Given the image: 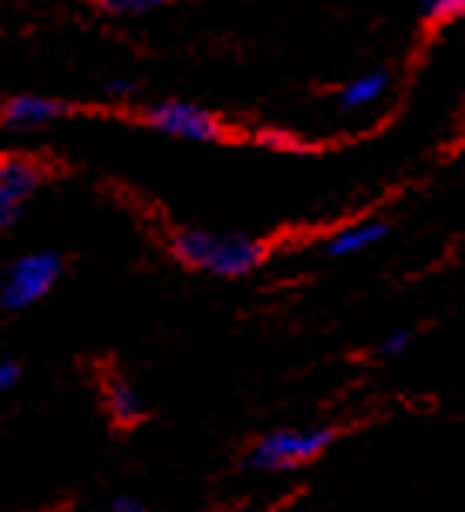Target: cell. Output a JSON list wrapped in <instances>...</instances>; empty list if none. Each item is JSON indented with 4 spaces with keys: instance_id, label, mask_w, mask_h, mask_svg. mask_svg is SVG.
Masks as SVG:
<instances>
[{
    "instance_id": "15",
    "label": "cell",
    "mask_w": 465,
    "mask_h": 512,
    "mask_svg": "<svg viewBox=\"0 0 465 512\" xmlns=\"http://www.w3.org/2000/svg\"><path fill=\"white\" fill-rule=\"evenodd\" d=\"M105 91H108V98H132L135 91H139V85H135L132 78H115V81H108Z\"/></svg>"
},
{
    "instance_id": "1",
    "label": "cell",
    "mask_w": 465,
    "mask_h": 512,
    "mask_svg": "<svg viewBox=\"0 0 465 512\" xmlns=\"http://www.w3.org/2000/svg\"><path fill=\"white\" fill-rule=\"evenodd\" d=\"M172 256L189 270L209 273V277H250L253 270L267 260V246L253 236L240 233H213L196 230V226H182L169 236Z\"/></svg>"
},
{
    "instance_id": "7",
    "label": "cell",
    "mask_w": 465,
    "mask_h": 512,
    "mask_svg": "<svg viewBox=\"0 0 465 512\" xmlns=\"http://www.w3.org/2000/svg\"><path fill=\"white\" fill-rule=\"evenodd\" d=\"M102 401H105L108 418H112L118 428H135L145 422V415H149L139 388L118 371H108L102 378Z\"/></svg>"
},
{
    "instance_id": "2",
    "label": "cell",
    "mask_w": 465,
    "mask_h": 512,
    "mask_svg": "<svg viewBox=\"0 0 465 512\" xmlns=\"http://www.w3.org/2000/svg\"><path fill=\"white\" fill-rule=\"evenodd\" d=\"M334 438V428H277L250 448L246 462L257 472H294L321 459Z\"/></svg>"
},
{
    "instance_id": "4",
    "label": "cell",
    "mask_w": 465,
    "mask_h": 512,
    "mask_svg": "<svg viewBox=\"0 0 465 512\" xmlns=\"http://www.w3.org/2000/svg\"><path fill=\"white\" fill-rule=\"evenodd\" d=\"M145 125L162 135H172V139H186V142H220L226 132L220 115H213L203 105L179 102V98L155 102L145 108Z\"/></svg>"
},
{
    "instance_id": "6",
    "label": "cell",
    "mask_w": 465,
    "mask_h": 512,
    "mask_svg": "<svg viewBox=\"0 0 465 512\" xmlns=\"http://www.w3.org/2000/svg\"><path fill=\"white\" fill-rule=\"evenodd\" d=\"M75 108L68 102L48 95H17L4 105L0 112V125L11 128V132H34V128H48L54 122H61L65 115H71Z\"/></svg>"
},
{
    "instance_id": "12",
    "label": "cell",
    "mask_w": 465,
    "mask_h": 512,
    "mask_svg": "<svg viewBox=\"0 0 465 512\" xmlns=\"http://www.w3.org/2000/svg\"><path fill=\"white\" fill-rule=\"evenodd\" d=\"M412 341H415L412 331H395V334H388L385 341H381L378 354H381V358H401V354L412 347Z\"/></svg>"
},
{
    "instance_id": "10",
    "label": "cell",
    "mask_w": 465,
    "mask_h": 512,
    "mask_svg": "<svg viewBox=\"0 0 465 512\" xmlns=\"http://www.w3.org/2000/svg\"><path fill=\"white\" fill-rule=\"evenodd\" d=\"M95 4L112 17H135L155 11V7H166L172 0H95Z\"/></svg>"
},
{
    "instance_id": "8",
    "label": "cell",
    "mask_w": 465,
    "mask_h": 512,
    "mask_svg": "<svg viewBox=\"0 0 465 512\" xmlns=\"http://www.w3.org/2000/svg\"><path fill=\"white\" fill-rule=\"evenodd\" d=\"M391 88V75L388 71H364V75L351 78L348 85H341L337 91V108L348 115H358V112H368L371 105H378L381 98L388 95Z\"/></svg>"
},
{
    "instance_id": "13",
    "label": "cell",
    "mask_w": 465,
    "mask_h": 512,
    "mask_svg": "<svg viewBox=\"0 0 465 512\" xmlns=\"http://www.w3.org/2000/svg\"><path fill=\"white\" fill-rule=\"evenodd\" d=\"M17 381H21V361H17V358H7V354H0V395L14 391V388H17Z\"/></svg>"
},
{
    "instance_id": "3",
    "label": "cell",
    "mask_w": 465,
    "mask_h": 512,
    "mask_svg": "<svg viewBox=\"0 0 465 512\" xmlns=\"http://www.w3.org/2000/svg\"><path fill=\"white\" fill-rule=\"evenodd\" d=\"M65 273V260L58 253H24L0 273V307L27 310L54 290V283Z\"/></svg>"
},
{
    "instance_id": "5",
    "label": "cell",
    "mask_w": 465,
    "mask_h": 512,
    "mask_svg": "<svg viewBox=\"0 0 465 512\" xmlns=\"http://www.w3.org/2000/svg\"><path fill=\"white\" fill-rule=\"evenodd\" d=\"M44 179L31 155H0V230H11Z\"/></svg>"
},
{
    "instance_id": "9",
    "label": "cell",
    "mask_w": 465,
    "mask_h": 512,
    "mask_svg": "<svg viewBox=\"0 0 465 512\" xmlns=\"http://www.w3.org/2000/svg\"><path fill=\"white\" fill-rule=\"evenodd\" d=\"M388 236V223L381 219H364V223H351V226H341L331 240L324 243V253L341 260V256H358L364 250H371L375 243H381Z\"/></svg>"
},
{
    "instance_id": "14",
    "label": "cell",
    "mask_w": 465,
    "mask_h": 512,
    "mask_svg": "<svg viewBox=\"0 0 465 512\" xmlns=\"http://www.w3.org/2000/svg\"><path fill=\"white\" fill-rule=\"evenodd\" d=\"M108 512H149V506L139 496H132V492H122V496L108 502Z\"/></svg>"
},
{
    "instance_id": "11",
    "label": "cell",
    "mask_w": 465,
    "mask_h": 512,
    "mask_svg": "<svg viewBox=\"0 0 465 512\" xmlns=\"http://www.w3.org/2000/svg\"><path fill=\"white\" fill-rule=\"evenodd\" d=\"M422 14L432 24H449L465 17V0H422Z\"/></svg>"
}]
</instances>
